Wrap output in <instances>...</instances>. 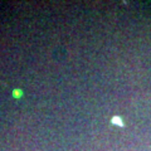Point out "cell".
<instances>
[{"instance_id": "obj_1", "label": "cell", "mask_w": 151, "mask_h": 151, "mask_svg": "<svg viewBox=\"0 0 151 151\" xmlns=\"http://www.w3.org/2000/svg\"><path fill=\"white\" fill-rule=\"evenodd\" d=\"M112 122H113V124H119L120 126H124V125H122V122H121V120H120V117H113Z\"/></svg>"}]
</instances>
